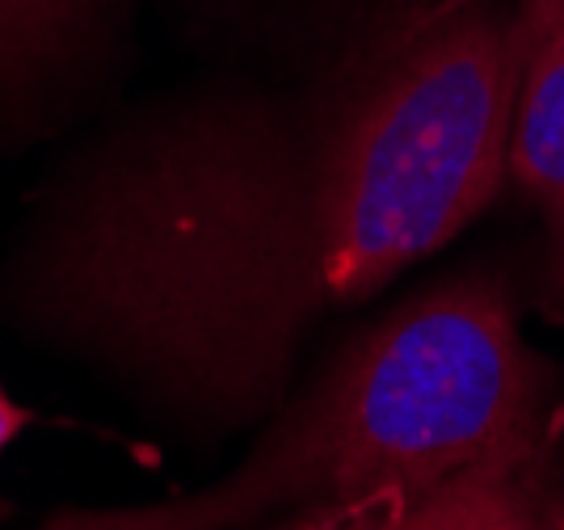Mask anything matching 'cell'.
<instances>
[{
  "instance_id": "1",
  "label": "cell",
  "mask_w": 564,
  "mask_h": 530,
  "mask_svg": "<svg viewBox=\"0 0 564 530\" xmlns=\"http://www.w3.org/2000/svg\"><path fill=\"white\" fill-rule=\"evenodd\" d=\"M518 9L404 0L282 93L97 139L0 266V321L165 409H279L312 333L447 249L510 177Z\"/></svg>"
},
{
  "instance_id": "2",
  "label": "cell",
  "mask_w": 564,
  "mask_h": 530,
  "mask_svg": "<svg viewBox=\"0 0 564 530\" xmlns=\"http://www.w3.org/2000/svg\"><path fill=\"white\" fill-rule=\"evenodd\" d=\"M556 425V370L527 346L510 282L471 270L362 324L224 480L156 506L59 509L34 530H261L480 463L547 467Z\"/></svg>"
},
{
  "instance_id": "3",
  "label": "cell",
  "mask_w": 564,
  "mask_h": 530,
  "mask_svg": "<svg viewBox=\"0 0 564 530\" xmlns=\"http://www.w3.org/2000/svg\"><path fill=\"white\" fill-rule=\"evenodd\" d=\"M510 177L543 224L535 300L564 321V0H518Z\"/></svg>"
},
{
  "instance_id": "4",
  "label": "cell",
  "mask_w": 564,
  "mask_h": 530,
  "mask_svg": "<svg viewBox=\"0 0 564 530\" xmlns=\"http://www.w3.org/2000/svg\"><path fill=\"white\" fill-rule=\"evenodd\" d=\"M543 467L480 463L422 493H392L388 530H543Z\"/></svg>"
},
{
  "instance_id": "5",
  "label": "cell",
  "mask_w": 564,
  "mask_h": 530,
  "mask_svg": "<svg viewBox=\"0 0 564 530\" xmlns=\"http://www.w3.org/2000/svg\"><path fill=\"white\" fill-rule=\"evenodd\" d=\"M101 0H0V101L39 89L68 60Z\"/></svg>"
},
{
  "instance_id": "6",
  "label": "cell",
  "mask_w": 564,
  "mask_h": 530,
  "mask_svg": "<svg viewBox=\"0 0 564 530\" xmlns=\"http://www.w3.org/2000/svg\"><path fill=\"white\" fill-rule=\"evenodd\" d=\"M388 497H392V493L371 497V501H358V506L325 509V513H304V518H286V522H274V527H261V530H388V518H383Z\"/></svg>"
},
{
  "instance_id": "7",
  "label": "cell",
  "mask_w": 564,
  "mask_h": 530,
  "mask_svg": "<svg viewBox=\"0 0 564 530\" xmlns=\"http://www.w3.org/2000/svg\"><path fill=\"white\" fill-rule=\"evenodd\" d=\"M25 425H30V409L18 404L13 396L0 388V455H4V446L18 439Z\"/></svg>"
},
{
  "instance_id": "8",
  "label": "cell",
  "mask_w": 564,
  "mask_h": 530,
  "mask_svg": "<svg viewBox=\"0 0 564 530\" xmlns=\"http://www.w3.org/2000/svg\"><path fill=\"white\" fill-rule=\"evenodd\" d=\"M540 522H543V530H564V501H556V497H543V501H540Z\"/></svg>"
}]
</instances>
